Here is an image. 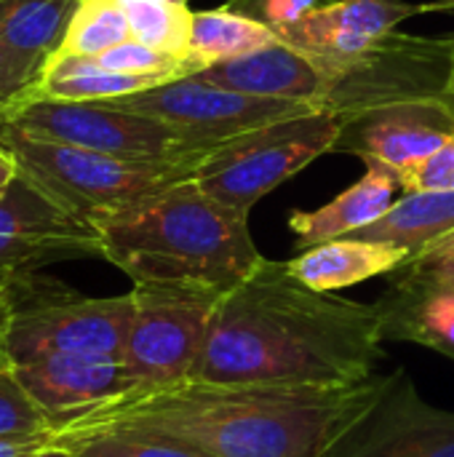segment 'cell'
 <instances>
[{
  "label": "cell",
  "mask_w": 454,
  "mask_h": 457,
  "mask_svg": "<svg viewBox=\"0 0 454 457\" xmlns=\"http://www.w3.org/2000/svg\"><path fill=\"white\" fill-rule=\"evenodd\" d=\"M126 40L131 27L118 0H80L59 56H99Z\"/></svg>",
  "instance_id": "cell-25"
},
{
  "label": "cell",
  "mask_w": 454,
  "mask_h": 457,
  "mask_svg": "<svg viewBox=\"0 0 454 457\" xmlns=\"http://www.w3.org/2000/svg\"><path fill=\"white\" fill-rule=\"evenodd\" d=\"M16 177H19V171H16V161L11 158V153H8L5 147H0V190H3V187H8Z\"/></svg>",
  "instance_id": "cell-31"
},
{
  "label": "cell",
  "mask_w": 454,
  "mask_h": 457,
  "mask_svg": "<svg viewBox=\"0 0 454 457\" xmlns=\"http://www.w3.org/2000/svg\"><path fill=\"white\" fill-rule=\"evenodd\" d=\"M51 434L43 410L29 399L8 361H0V436Z\"/></svg>",
  "instance_id": "cell-27"
},
{
  "label": "cell",
  "mask_w": 454,
  "mask_h": 457,
  "mask_svg": "<svg viewBox=\"0 0 454 457\" xmlns=\"http://www.w3.org/2000/svg\"><path fill=\"white\" fill-rule=\"evenodd\" d=\"M380 380L383 375H375L348 388L201 380L136 386L70 423L136 428L209 457H318L375 399Z\"/></svg>",
  "instance_id": "cell-2"
},
{
  "label": "cell",
  "mask_w": 454,
  "mask_h": 457,
  "mask_svg": "<svg viewBox=\"0 0 454 457\" xmlns=\"http://www.w3.org/2000/svg\"><path fill=\"white\" fill-rule=\"evenodd\" d=\"M225 5L268 24L276 32L278 27H286L310 8H316L318 0H227Z\"/></svg>",
  "instance_id": "cell-29"
},
{
  "label": "cell",
  "mask_w": 454,
  "mask_h": 457,
  "mask_svg": "<svg viewBox=\"0 0 454 457\" xmlns=\"http://www.w3.org/2000/svg\"><path fill=\"white\" fill-rule=\"evenodd\" d=\"M110 102L131 112H142L155 120H163L203 147H217L249 129L297 115L305 110H316L302 102L235 91L227 86L203 80L201 75L174 78L147 91H136V94L118 96Z\"/></svg>",
  "instance_id": "cell-10"
},
{
  "label": "cell",
  "mask_w": 454,
  "mask_h": 457,
  "mask_svg": "<svg viewBox=\"0 0 454 457\" xmlns=\"http://www.w3.org/2000/svg\"><path fill=\"white\" fill-rule=\"evenodd\" d=\"M383 343L377 303L316 292L265 257L219 297L193 380L348 388L375 378Z\"/></svg>",
  "instance_id": "cell-1"
},
{
  "label": "cell",
  "mask_w": 454,
  "mask_h": 457,
  "mask_svg": "<svg viewBox=\"0 0 454 457\" xmlns=\"http://www.w3.org/2000/svg\"><path fill=\"white\" fill-rule=\"evenodd\" d=\"M454 233V190L404 193L377 222L351 238L380 241L404 249L409 257Z\"/></svg>",
  "instance_id": "cell-21"
},
{
  "label": "cell",
  "mask_w": 454,
  "mask_h": 457,
  "mask_svg": "<svg viewBox=\"0 0 454 457\" xmlns=\"http://www.w3.org/2000/svg\"><path fill=\"white\" fill-rule=\"evenodd\" d=\"M0 147L11 153L21 179L88 225L195 177L201 163L128 161L64 142L37 139L8 123H0Z\"/></svg>",
  "instance_id": "cell-4"
},
{
  "label": "cell",
  "mask_w": 454,
  "mask_h": 457,
  "mask_svg": "<svg viewBox=\"0 0 454 457\" xmlns=\"http://www.w3.org/2000/svg\"><path fill=\"white\" fill-rule=\"evenodd\" d=\"M452 40H454V32H452Z\"/></svg>",
  "instance_id": "cell-34"
},
{
  "label": "cell",
  "mask_w": 454,
  "mask_h": 457,
  "mask_svg": "<svg viewBox=\"0 0 454 457\" xmlns=\"http://www.w3.org/2000/svg\"><path fill=\"white\" fill-rule=\"evenodd\" d=\"M134 316L123 364L136 386L193 380L206 348L219 292L177 284H134Z\"/></svg>",
  "instance_id": "cell-9"
},
{
  "label": "cell",
  "mask_w": 454,
  "mask_h": 457,
  "mask_svg": "<svg viewBox=\"0 0 454 457\" xmlns=\"http://www.w3.org/2000/svg\"><path fill=\"white\" fill-rule=\"evenodd\" d=\"M118 3L128 19L131 40L153 46L177 59H187L190 27L195 13L190 11L187 0H118Z\"/></svg>",
  "instance_id": "cell-24"
},
{
  "label": "cell",
  "mask_w": 454,
  "mask_h": 457,
  "mask_svg": "<svg viewBox=\"0 0 454 457\" xmlns=\"http://www.w3.org/2000/svg\"><path fill=\"white\" fill-rule=\"evenodd\" d=\"M431 11H454V0H436V3H425V13Z\"/></svg>",
  "instance_id": "cell-33"
},
{
  "label": "cell",
  "mask_w": 454,
  "mask_h": 457,
  "mask_svg": "<svg viewBox=\"0 0 454 457\" xmlns=\"http://www.w3.org/2000/svg\"><path fill=\"white\" fill-rule=\"evenodd\" d=\"M94 228L102 260L134 284L225 295L265 260L249 233V214L219 204L193 177L107 214Z\"/></svg>",
  "instance_id": "cell-3"
},
{
  "label": "cell",
  "mask_w": 454,
  "mask_h": 457,
  "mask_svg": "<svg viewBox=\"0 0 454 457\" xmlns=\"http://www.w3.org/2000/svg\"><path fill=\"white\" fill-rule=\"evenodd\" d=\"M276 40V32L227 5L217 11H195L193 27H190V46L187 59L195 64V70H206L219 62H230L246 54H254Z\"/></svg>",
  "instance_id": "cell-22"
},
{
  "label": "cell",
  "mask_w": 454,
  "mask_h": 457,
  "mask_svg": "<svg viewBox=\"0 0 454 457\" xmlns=\"http://www.w3.org/2000/svg\"><path fill=\"white\" fill-rule=\"evenodd\" d=\"M0 123H8L29 137L64 142L128 161L190 163L203 161L214 147H203L163 120L112 104L94 102H27L5 110Z\"/></svg>",
  "instance_id": "cell-8"
},
{
  "label": "cell",
  "mask_w": 454,
  "mask_h": 457,
  "mask_svg": "<svg viewBox=\"0 0 454 457\" xmlns=\"http://www.w3.org/2000/svg\"><path fill=\"white\" fill-rule=\"evenodd\" d=\"M340 126V112L316 107L249 129L217 145L198 163L193 179L219 204L249 214L281 182L332 153Z\"/></svg>",
  "instance_id": "cell-6"
},
{
  "label": "cell",
  "mask_w": 454,
  "mask_h": 457,
  "mask_svg": "<svg viewBox=\"0 0 454 457\" xmlns=\"http://www.w3.org/2000/svg\"><path fill=\"white\" fill-rule=\"evenodd\" d=\"M377 305L383 311L385 340L415 343L454 361L452 295L391 284Z\"/></svg>",
  "instance_id": "cell-20"
},
{
  "label": "cell",
  "mask_w": 454,
  "mask_h": 457,
  "mask_svg": "<svg viewBox=\"0 0 454 457\" xmlns=\"http://www.w3.org/2000/svg\"><path fill=\"white\" fill-rule=\"evenodd\" d=\"M51 434H29V436H0V457H35Z\"/></svg>",
  "instance_id": "cell-30"
},
{
  "label": "cell",
  "mask_w": 454,
  "mask_h": 457,
  "mask_svg": "<svg viewBox=\"0 0 454 457\" xmlns=\"http://www.w3.org/2000/svg\"><path fill=\"white\" fill-rule=\"evenodd\" d=\"M313 59L310 104L340 115L401 99L454 96V40L393 29L351 59Z\"/></svg>",
  "instance_id": "cell-5"
},
{
  "label": "cell",
  "mask_w": 454,
  "mask_h": 457,
  "mask_svg": "<svg viewBox=\"0 0 454 457\" xmlns=\"http://www.w3.org/2000/svg\"><path fill=\"white\" fill-rule=\"evenodd\" d=\"M318 457H454V412L428 404L409 372L396 370Z\"/></svg>",
  "instance_id": "cell-11"
},
{
  "label": "cell",
  "mask_w": 454,
  "mask_h": 457,
  "mask_svg": "<svg viewBox=\"0 0 454 457\" xmlns=\"http://www.w3.org/2000/svg\"><path fill=\"white\" fill-rule=\"evenodd\" d=\"M11 311L3 335L8 361H24L45 353L123 356L134 316V295L83 297L37 276L5 287Z\"/></svg>",
  "instance_id": "cell-7"
},
{
  "label": "cell",
  "mask_w": 454,
  "mask_h": 457,
  "mask_svg": "<svg viewBox=\"0 0 454 457\" xmlns=\"http://www.w3.org/2000/svg\"><path fill=\"white\" fill-rule=\"evenodd\" d=\"M80 0H0V48L29 86L59 54Z\"/></svg>",
  "instance_id": "cell-18"
},
{
  "label": "cell",
  "mask_w": 454,
  "mask_h": 457,
  "mask_svg": "<svg viewBox=\"0 0 454 457\" xmlns=\"http://www.w3.org/2000/svg\"><path fill=\"white\" fill-rule=\"evenodd\" d=\"M35 457H75V455H70V453H67L64 447L54 445V442H51V436H48V442L43 445V450H40V453H37Z\"/></svg>",
  "instance_id": "cell-32"
},
{
  "label": "cell",
  "mask_w": 454,
  "mask_h": 457,
  "mask_svg": "<svg viewBox=\"0 0 454 457\" xmlns=\"http://www.w3.org/2000/svg\"><path fill=\"white\" fill-rule=\"evenodd\" d=\"M391 284L433 289L454 297V233L412 254L399 270L391 273Z\"/></svg>",
  "instance_id": "cell-26"
},
{
  "label": "cell",
  "mask_w": 454,
  "mask_h": 457,
  "mask_svg": "<svg viewBox=\"0 0 454 457\" xmlns=\"http://www.w3.org/2000/svg\"><path fill=\"white\" fill-rule=\"evenodd\" d=\"M407 260L409 254L399 246L345 236L302 249L297 257L286 260V265L305 287L316 292H337L377 276H391Z\"/></svg>",
  "instance_id": "cell-17"
},
{
  "label": "cell",
  "mask_w": 454,
  "mask_h": 457,
  "mask_svg": "<svg viewBox=\"0 0 454 457\" xmlns=\"http://www.w3.org/2000/svg\"><path fill=\"white\" fill-rule=\"evenodd\" d=\"M51 442L75 457H209L177 439L123 426L70 423L54 428Z\"/></svg>",
  "instance_id": "cell-23"
},
{
  "label": "cell",
  "mask_w": 454,
  "mask_h": 457,
  "mask_svg": "<svg viewBox=\"0 0 454 457\" xmlns=\"http://www.w3.org/2000/svg\"><path fill=\"white\" fill-rule=\"evenodd\" d=\"M83 257H102L94 225L67 214L21 177L0 190V287Z\"/></svg>",
  "instance_id": "cell-12"
},
{
  "label": "cell",
  "mask_w": 454,
  "mask_h": 457,
  "mask_svg": "<svg viewBox=\"0 0 454 457\" xmlns=\"http://www.w3.org/2000/svg\"><path fill=\"white\" fill-rule=\"evenodd\" d=\"M21 388L43 410L51 431L136 388L123 359L91 353H45L11 364Z\"/></svg>",
  "instance_id": "cell-14"
},
{
  "label": "cell",
  "mask_w": 454,
  "mask_h": 457,
  "mask_svg": "<svg viewBox=\"0 0 454 457\" xmlns=\"http://www.w3.org/2000/svg\"><path fill=\"white\" fill-rule=\"evenodd\" d=\"M399 174L383 163H367V174L343 190L332 204L313 212H292L289 228L297 236V249H310L324 241L345 238L377 222L399 198Z\"/></svg>",
  "instance_id": "cell-16"
},
{
  "label": "cell",
  "mask_w": 454,
  "mask_h": 457,
  "mask_svg": "<svg viewBox=\"0 0 454 457\" xmlns=\"http://www.w3.org/2000/svg\"><path fill=\"white\" fill-rule=\"evenodd\" d=\"M454 129V96L388 102L343 115L332 153L383 163L396 174L433 155Z\"/></svg>",
  "instance_id": "cell-13"
},
{
  "label": "cell",
  "mask_w": 454,
  "mask_h": 457,
  "mask_svg": "<svg viewBox=\"0 0 454 457\" xmlns=\"http://www.w3.org/2000/svg\"><path fill=\"white\" fill-rule=\"evenodd\" d=\"M425 3L407 0H332L318 3L297 21L278 27L276 37L318 59H351L369 51Z\"/></svg>",
  "instance_id": "cell-15"
},
{
  "label": "cell",
  "mask_w": 454,
  "mask_h": 457,
  "mask_svg": "<svg viewBox=\"0 0 454 457\" xmlns=\"http://www.w3.org/2000/svg\"><path fill=\"white\" fill-rule=\"evenodd\" d=\"M404 193H425V190H454V129L447 142L428 155L425 161L415 163L412 169L399 174Z\"/></svg>",
  "instance_id": "cell-28"
},
{
  "label": "cell",
  "mask_w": 454,
  "mask_h": 457,
  "mask_svg": "<svg viewBox=\"0 0 454 457\" xmlns=\"http://www.w3.org/2000/svg\"><path fill=\"white\" fill-rule=\"evenodd\" d=\"M166 83V78L147 75H123L102 67L96 56H54L43 75L11 104L27 102H94V99H118L153 86ZM8 107V110H11Z\"/></svg>",
  "instance_id": "cell-19"
}]
</instances>
